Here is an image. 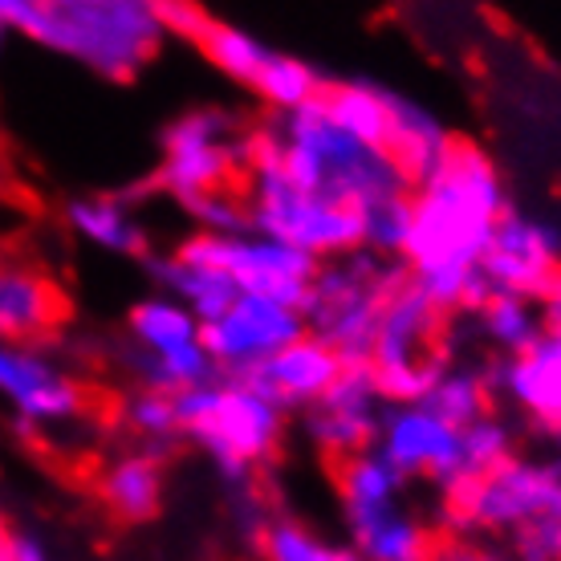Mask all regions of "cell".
<instances>
[{
	"label": "cell",
	"instance_id": "6da1fadb",
	"mask_svg": "<svg viewBox=\"0 0 561 561\" xmlns=\"http://www.w3.org/2000/svg\"><path fill=\"white\" fill-rule=\"evenodd\" d=\"M508 211L501 171L477 142L456 139L444 171L411 192V240L403 265L411 285L444 318L472 306L480 256Z\"/></svg>",
	"mask_w": 561,
	"mask_h": 561
},
{
	"label": "cell",
	"instance_id": "7a4b0ae2",
	"mask_svg": "<svg viewBox=\"0 0 561 561\" xmlns=\"http://www.w3.org/2000/svg\"><path fill=\"white\" fill-rule=\"evenodd\" d=\"M0 21L118 85L135 82L168 42L154 0H0Z\"/></svg>",
	"mask_w": 561,
	"mask_h": 561
},
{
	"label": "cell",
	"instance_id": "3957f363",
	"mask_svg": "<svg viewBox=\"0 0 561 561\" xmlns=\"http://www.w3.org/2000/svg\"><path fill=\"white\" fill-rule=\"evenodd\" d=\"M280 139V171L313 196L334 199L363 216L382 199H403L415 187L382 147L358 142L330 123L322 102L280 114L273 123Z\"/></svg>",
	"mask_w": 561,
	"mask_h": 561
},
{
	"label": "cell",
	"instance_id": "277c9868",
	"mask_svg": "<svg viewBox=\"0 0 561 561\" xmlns=\"http://www.w3.org/2000/svg\"><path fill=\"white\" fill-rule=\"evenodd\" d=\"M244 204L249 228L268 240H280L297 253L322 261H337L363 249V216L297 187L280 171V139L273 123L244 135Z\"/></svg>",
	"mask_w": 561,
	"mask_h": 561
},
{
	"label": "cell",
	"instance_id": "5b68a950",
	"mask_svg": "<svg viewBox=\"0 0 561 561\" xmlns=\"http://www.w3.org/2000/svg\"><path fill=\"white\" fill-rule=\"evenodd\" d=\"M411 273L403 261L358 253L322 261L309 285V301L301 309L306 330L342 358V366H370L375 330H379L387 297L408 285Z\"/></svg>",
	"mask_w": 561,
	"mask_h": 561
},
{
	"label": "cell",
	"instance_id": "8992f818",
	"mask_svg": "<svg viewBox=\"0 0 561 561\" xmlns=\"http://www.w3.org/2000/svg\"><path fill=\"white\" fill-rule=\"evenodd\" d=\"M561 496V463L513 456L496 472L444 496V525L456 537L520 534Z\"/></svg>",
	"mask_w": 561,
	"mask_h": 561
},
{
	"label": "cell",
	"instance_id": "52a82bcc",
	"mask_svg": "<svg viewBox=\"0 0 561 561\" xmlns=\"http://www.w3.org/2000/svg\"><path fill=\"white\" fill-rule=\"evenodd\" d=\"M187 435L208 451L228 484L244 489L256 468L277 456L285 439V411L253 382H220L208 415Z\"/></svg>",
	"mask_w": 561,
	"mask_h": 561
},
{
	"label": "cell",
	"instance_id": "ba28073f",
	"mask_svg": "<svg viewBox=\"0 0 561 561\" xmlns=\"http://www.w3.org/2000/svg\"><path fill=\"white\" fill-rule=\"evenodd\" d=\"M183 261H196V265H211L228 273L237 280L240 294L268 297L277 306L306 309L309 285L318 277V261L306 253H297L280 240H268L261 232H237V237H187L175 249Z\"/></svg>",
	"mask_w": 561,
	"mask_h": 561
},
{
	"label": "cell",
	"instance_id": "9c48e42d",
	"mask_svg": "<svg viewBox=\"0 0 561 561\" xmlns=\"http://www.w3.org/2000/svg\"><path fill=\"white\" fill-rule=\"evenodd\" d=\"M240 175H244V135L228 111L199 106L180 114L163 130L159 187H168L180 204L216 187H237Z\"/></svg>",
	"mask_w": 561,
	"mask_h": 561
},
{
	"label": "cell",
	"instance_id": "30bf717a",
	"mask_svg": "<svg viewBox=\"0 0 561 561\" xmlns=\"http://www.w3.org/2000/svg\"><path fill=\"white\" fill-rule=\"evenodd\" d=\"M306 334V318L297 309L277 306L268 297L240 294L225 318H216V322L199 330V342H204L208 358L220 370V379L249 382L256 366L268 363L285 346L301 342Z\"/></svg>",
	"mask_w": 561,
	"mask_h": 561
},
{
	"label": "cell",
	"instance_id": "8fae6325",
	"mask_svg": "<svg viewBox=\"0 0 561 561\" xmlns=\"http://www.w3.org/2000/svg\"><path fill=\"white\" fill-rule=\"evenodd\" d=\"M0 399L13 408L21 432L37 435L85 411V387L73 370L33 342H0Z\"/></svg>",
	"mask_w": 561,
	"mask_h": 561
},
{
	"label": "cell",
	"instance_id": "7c38bea8",
	"mask_svg": "<svg viewBox=\"0 0 561 561\" xmlns=\"http://www.w3.org/2000/svg\"><path fill=\"white\" fill-rule=\"evenodd\" d=\"M480 280L492 297H525L541 301L561 273V232L546 220L508 208L480 256Z\"/></svg>",
	"mask_w": 561,
	"mask_h": 561
},
{
	"label": "cell",
	"instance_id": "4fadbf2b",
	"mask_svg": "<svg viewBox=\"0 0 561 561\" xmlns=\"http://www.w3.org/2000/svg\"><path fill=\"white\" fill-rule=\"evenodd\" d=\"M382 403L379 382L370 366H346L330 391L301 411V432L313 448L330 456V460H346L358 451L375 448L382 423Z\"/></svg>",
	"mask_w": 561,
	"mask_h": 561
},
{
	"label": "cell",
	"instance_id": "5bb4252c",
	"mask_svg": "<svg viewBox=\"0 0 561 561\" xmlns=\"http://www.w3.org/2000/svg\"><path fill=\"white\" fill-rule=\"evenodd\" d=\"M375 451L391 463L403 480H432L439 492L456 489V460H460V432L432 415L427 408H387L379 423Z\"/></svg>",
	"mask_w": 561,
	"mask_h": 561
},
{
	"label": "cell",
	"instance_id": "9a60e30c",
	"mask_svg": "<svg viewBox=\"0 0 561 561\" xmlns=\"http://www.w3.org/2000/svg\"><path fill=\"white\" fill-rule=\"evenodd\" d=\"M489 391L513 399L546 435L561 439V325L546 330L534 351L484 370Z\"/></svg>",
	"mask_w": 561,
	"mask_h": 561
},
{
	"label": "cell",
	"instance_id": "2e32d148",
	"mask_svg": "<svg viewBox=\"0 0 561 561\" xmlns=\"http://www.w3.org/2000/svg\"><path fill=\"white\" fill-rule=\"evenodd\" d=\"M439 330H444V313H439L411 280L399 285V289L387 297V306H382L370 366H375V370H394V366L448 358V351H439Z\"/></svg>",
	"mask_w": 561,
	"mask_h": 561
},
{
	"label": "cell",
	"instance_id": "e0dca14e",
	"mask_svg": "<svg viewBox=\"0 0 561 561\" xmlns=\"http://www.w3.org/2000/svg\"><path fill=\"white\" fill-rule=\"evenodd\" d=\"M70 301L49 273L21 261H0V342L42 346L66 322Z\"/></svg>",
	"mask_w": 561,
	"mask_h": 561
},
{
	"label": "cell",
	"instance_id": "ac0fdd59",
	"mask_svg": "<svg viewBox=\"0 0 561 561\" xmlns=\"http://www.w3.org/2000/svg\"><path fill=\"white\" fill-rule=\"evenodd\" d=\"M342 370H346L342 358H337L325 342H318L313 334H306L301 342L285 346V351L273 354L268 363L256 366L249 382H253L265 399H273L285 415H289V411L313 408V403L334 387Z\"/></svg>",
	"mask_w": 561,
	"mask_h": 561
},
{
	"label": "cell",
	"instance_id": "d6986e66",
	"mask_svg": "<svg viewBox=\"0 0 561 561\" xmlns=\"http://www.w3.org/2000/svg\"><path fill=\"white\" fill-rule=\"evenodd\" d=\"M451 147H456V135L444 127V118L432 106L391 90V123H387L382 151L403 168L411 187H423L427 180H435L448 163Z\"/></svg>",
	"mask_w": 561,
	"mask_h": 561
},
{
	"label": "cell",
	"instance_id": "ffe728a7",
	"mask_svg": "<svg viewBox=\"0 0 561 561\" xmlns=\"http://www.w3.org/2000/svg\"><path fill=\"white\" fill-rule=\"evenodd\" d=\"M346 534L354 541V553L363 561H432L435 537L408 501L366 513H346Z\"/></svg>",
	"mask_w": 561,
	"mask_h": 561
},
{
	"label": "cell",
	"instance_id": "44dd1931",
	"mask_svg": "<svg viewBox=\"0 0 561 561\" xmlns=\"http://www.w3.org/2000/svg\"><path fill=\"white\" fill-rule=\"evenodd\" d=\"M66 225L78 240L111 256H151V237L127 196H78L66 204Z\"/></svg>",
	"mask_w": 561,
	"mask_h": 561
},
{
	"label": "cell",
	"instance_id": "7402d4cb",
	"mask_svg": "<svg viewBox=\"0 0 561 561\" xmlns=\"http://www.w3.org/2000/svg\"><path fill=\"white\" fill-rule=\"evenodd\" d=\"M142 265H147V277L163 289L168 297H175L199 325L216 322V318H225L232 301L240 297L237 280L220 273V268L211 265H196V261H183L180 253H163V256H142Z\"/></svg>",
	"mask_w": 561,
	"mask_h": 561
},
{
	"label": "cell",
	"instance_id": "603a6c76",
	"mask_svg": "<svg viewBox=\"0 0 561 561\" xmlns=\"http://www.w3.org/2000/svg\"><path fill=\"white\" fill-rule=\"evenodd\" d=\"M99 492L102 505L123 525H142L163 508V460L142 448L123 451L102 468Z\"/></svg>",
	"mask_w": 561,
	"mask_h": 561
},
{
	"label": "cell",
	"instance_id": "cb8c5ba5",
	"mask_svg": "<svg viewBox=\"0 0 561 561\" xmlns=\"http://www.w3.org/2000/svg\"><path fill=\"white\" fill-rule=\"evenodd\" d=\"M322 111L330 123L354 135L358 142L382 147L387 142V123H391V90L375 82H325L322 90Z\"/></svg>",
	"mask_w": 561,
	"mask_h": 561
},
{
	"label": "cell",
	"instance_id": "d4e9b609",
	"mask_svg": "<svg viewBox=\"0 0 561 561\" xmlns=\"http://www.w3.org/2000/svg\"><path fill=\"white\" fill-rule=\"evenodd\" d=\"M123 366H127L130 379H139V387L159 394H180V391H192V387L220 382V370L208 358L204 342H192V346L171 354H142L135 346H127L123 351Z\"/></svg>",
	"mask_w": 561,
	"mask_h": 561
},
{
	"label": "cell",
	"instance_id": "484cf974",
	"mask_svg": "<svg viewBox=\"0 0 561 561\" xmlns=\"http://www.w3.org/2000/svg\"><path fill=\"white\" fill-rule=\"evenodd\" d=\"M199 330L204 325L187 313V309L168 294H151V297H139L127 313V334H130V346L142 354H171V351H183V346H192L199 342Z\"/></svg>",
	"mask_w": 561,
	"mask_h": 561
},
{
	"label": "cell",
	"instance_id": "4316f807",
	"mask_svg": "<svg viewBox=\"0 0 561 561\" xmlns=\"http://www.w3.org/2000/svg\"><path fill=\"white\" fill-rule=\"evenodd\" d=\"M192 42L204 49V57H208L216 70L228 73L232 82H244L249 90H253V82L268 66V57L277 54L273 45H265L256 33H249V28L232 25V21H211V16L199 21L196 33H192Z\"/></svg>",
	"mask_w": 561,
	"mask_h": 561
},
{
	"label": "cell",
	"instance_id": "83f0119b",
	"mask_svg": "<svg viewBox=\"0 0 561 561\" xmlns=\"http://www.w3.org/2000/svg\"><path fill=\"white\" fill-rule=\"evenodd\" d=\"M334 484H337V496H342V517H346V513H366V508H382V505L408 501V496H403L408 480L399 477L375 448L337 460Z\"/></svg>",
	"mask_w": 561,
	"mask_h": 561
},
{
	"label": "cell",
	"instance_id": "f1b7e54d",
	"mask_svg": "<svg viewBox=\"0 0 561 561\" xmlns=\"http://www.w3.org/2000/svg\"><path fill=\"white\" fill-rule=\"evenodd\" d=\"M420 408H427L432 415L451 423L456 432L468 427V423H477L480 415L492 411V391H489V382H484V370L448 363L439 370V379L432 382V391L423 394Z\"/></svg>",
	"mask_w": 561,
	"mask_h": 561
},
{
	"label": "cell",
	"instance_id": "f546056e",
	"mask_svg": "<svg viewBox=\"0 0 561 561\" xmlns=\"http://www.w3.org/2000/svg\"><path fill=\"white\" fill-rule=\"evenodd\" d=\"M517 456V435H513V423L505 415H480L477 423L460 427V460H456V489L472 484V480L496 472L501 463H508ZM451 489V492H456ZM448 496V492H444Z\"/></svg>",
	"mask_w": 561,
	"mask_h": 561
},
{
	"label": "cell",
	"instance_id": "4dcf8cb0",
	"mask_svg": "<svg viewBox=\"0 0 561 561\" xmlns=\"http://www.w3.org/2000/svg\"><path fill=\"white\" fill-rule=\"evenodd\" d=\"M477 318L489 346H496L505 358H520L525 351H534L546 334L541 306L525 301V297H489V306L480 309Z\"/></svg>",
	"mask_w": 561,
	"mask_h": 561
},
{
	"label": "cell",
	"instance_id": "1f68e13d",
	"mask_svg": "<svg viewBox=\"0 0 561 561\" xmlns=\"http://www.w3.org/2000/svg\"><path fill=\"white\" fill-rule=\"evenodd\" d=\"M325 90V78L313 66H309L306 57H294V54H273L268 57V66L261 70V78L253 82V94L261 102H268L273 111L289 114V111H301L309 102H318Z\"/></svg>",
	"mask_w": 561,
	"mask_h": 561
},
{
	"label": "cell",
	"instance_id": "d6a6232c",
	"mask_svg": "<svg viewBox=\"0 0 561 561\" xmlns=\"http://www.w3.org/2000/svg\"><path fill=\"white\" fill-rule=\"evenodd\" d=\"M118 420L135 439H142L139 448L151 451L154 460H168L175 451V439H180V423H175V411H171V394L147 391V387H135V391L118 403Z\"/></svg>",
	"mask_w": 561,
	"mask_h": 561
},
{
	"label": "cell",
	"instance_id": "836d02e7",
	"mask_svg": "<svg viewBox=\"0 0 561 561\" xmlns=\"http://www.w3.org/2000/svg\"><path fill=\"white\" fill-rule=\"evenodd\" d=\"M261 558L265 561H363L351 546H330L313 534L309 525L289 517L268 520L261 537Z\"/></svg>",
	"mask_w": 561,
	"mask_h": 561
},
{
	"label": "cell",
	"instance_id": "e575fe53",
	"mask_svg": "<svg viewBox=\"0 0 561 561\" xmlns=\"http://www.w3.org/2000/svg\"><path fill=\"white\" fill-rule=\"evenodd\" d=\"M411 240V196L382 199L363 211V249L382 261H403Z\"/></svg>",
	"mask_w": 561,
	"mask_h": 561
},
{
	"label": "cell",
	"instance_id": "d590c367",
	"mask_svg": "<svg viewBox=\"0 0 561 561\" xmlns=\"http://www.w3.org/2000/svg\"><path fill=\"white\" fill-rule=\"evenodd\" d=\"M183 211L196 220V228L204 232V237H237V232H253V228H249V204H244V192H237V187H216V192L183 199Z\"/></svg>",
	"mask_w": 561,
	"mask_h": 561
},
{
	"label": "cell",
	"instance_id": "8d00e7d4",
	"mask_svg": "<svg viewBox=\"0 0 561 561\" xmlns=\"http://www.w3.org/2000/svg\"><path fill=\"white\" fill-rule=\"evenodd\" d=\"M508 549H513V561H561V496L534 525L513 534Z\"/></svg>",
	"mask_w": 561,
	"mask_h": 561
},
{
	"label": "cell",
	"instance_id": "74e56055",
	"mask_svg": "<svg viewBox=\"0 0 561 561\" xmlns=\"http://www.w3.org/2000/svg\"><path fill=\"white\" fill-rule=\"evenodd\" d=\"M432 561H501V558L489 553V549L472 546V541H463V537H448V541H435Z\"/></svg>",
	"mask_w": 561,
	"mask_h": 561
},
{
	"label": "cell",
	"instance_id": "f35d334b",
	"mask_svg": "<svg viewBox=\"0 0 561 561\" xmlns=\"http://www.w3.org/2000/svg\"><path fill=\"white\" fill-rule=\"evenodd\" d=\"M0 561H49L45 546L33 534H13L9 537V549L0 553Z\"/></svg>",
	"mask_w": 561,
	"mask_h": 561
},
{
	"label": "cell",
	"instance_id": "ab89813d",
	"mask_svg": "<svg viewBox=\"0 0 561 561\" xmlns=\"http://www.w3.org/2000/svg\"><path fill=\"white\" fill-rule=\"evenodd\" d=\"M9 537H13V529H9V520H4V513H0V553L9 549Z\"/></svg>",
	"mask_w": 561,
	"mask_h": 561
},
{
	"label": "cell",
	"instance_id": "60d3db41",
	"mask_svg": "<svg viewBox=\"0 0 561 561\" xmlns=\"http://www.w3.org/2000/svg\"><path fill=\"white\" fill-rule=\"evenodd\" d=\"M9 37H13V28L0 21V57H4V49H9Z\"/></svg>",
	"mask_w": 561,
	"mask_h": 561
},
{
	"label": "cell",
	"instance_id": "b9f144b4",
	"mask_svg": "<svg viewBox=\"0 0 561 561\" xmlns=\"http://www.w3.org/2000/svg\"><path fill=\"white\" fill-rule=\"evenodd\" d=\"M0 187H4V159H0Z\"/></svg>",
	"mask_w": 561,
	"mask_h": 561
}]
</instances>
